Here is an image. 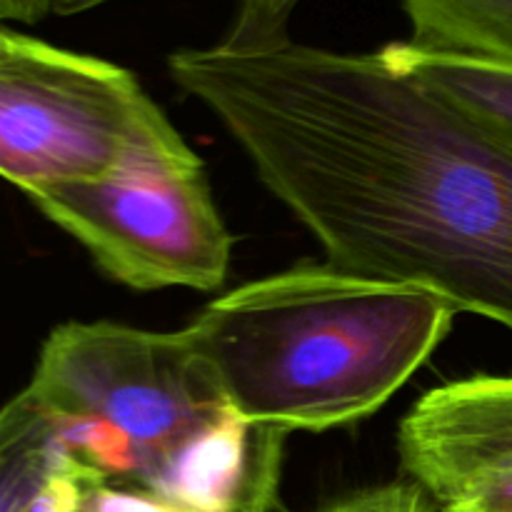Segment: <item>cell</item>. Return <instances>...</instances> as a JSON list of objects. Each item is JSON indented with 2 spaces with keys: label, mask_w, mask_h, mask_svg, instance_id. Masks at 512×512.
<instances>
[{
  "label": "cell",
  "mask_w": 512,
  "mask_h": 512,
  "mask_svg": "<svg viewBox=\"0 0 512 512\" xmlns=\"http://www.w3.org/2000/svg\"><path fill=\"white\" fill-rule=\"evenodd\" d=\"M203 103L330 265L512 330V143L380 53L183 48Z\"/></svg>",
  "instance_id": "cell-1"
},
{
  "label": "cell",
  "mask_w": 512,
  "mask_h": 512,
  "mask_svg": "<svg viewBox=\"0 0 512 512\" xmlns=\"http://www.w3.org/2000/svg\"><path fill=\"white\" fill-rule=\"evenodd\" d=\"M455 315L430 290L325 263L220 295L183 335L235 415L290 433L370 418L428 363Z\"/></svg>",
  "instance_id": "cell-2"
},
{
  "label": "cell",
  "mask_w": 512,
  "mask_h": 512,
  "mask_svg": "<svg viewBox=\"0 0 512 512\" xmlns=\"http://www.w3.org/2000/svg\"><path fill=\"white\" fill-rule=\"evenodd\" d=\"M25 388L55 418L70 458L108 483L148 493L233 415L183 330L150 333L108 320L58 325Z\"/></svg>",
  "instance_id": "cell-3"
},
{
  "label": "cell",
  "mask_w": 512,
  "mask_h": 512,
  "mask_svg": "<svg viewBox=\"0 0 512 512\" xmlns=\"http://www.w3.org/2000/svg\"><path fill=\"white\" fill-rule=\"evenodd\" d=\"M153 165L203 160L130 70L25 33L0 50V178L30 193Z\"/></svg>",
  "instance_id": "cell-4"
},
{
  "label": "cell",
  "mask_w": 512,
  "mask_h": 512,
  "mask_svg": "<svg viewBox=\"0 0 512 512\" xmlns=\"http://www.w3.org/2000/svg\"><path fill=\"white\" fill-rule=\"evenodd\" d=\"M108 278L135 290L223 285L233 250L200 168H133L25 193Z\"/></svg>",
  "instance_id": "cell-5"
},
{
  "label": "cell",
  "mask_w": 512,
  "mask_h": 512,
  "mask_svg": "<svg viewBox=\"0 0 512 512\" xmlns=\"http://www.w3.org/2000/svg\"><path fill=\"white\" fill-rule=\"evenodd\" d=\"M398 455L435 512H512V375L428 390L400 423Z\"/></svg>",
  "instance_id": "cell-6"
},
{
  "label": "cell",
  "mask_w": 512,
  "mask_h": 512,
  "mask_svg": "<svg viewBox=\"0 0 512 512\" xmlns=\"http://www.w3.org/2000/svg\"><path fill=\"white\" fill-rule=\"evenodd\" d=\"M88 475L28 388L0 405V512H75Z\"/></svg>",
  "instance_id": "cell-7"
},
{
  "label": "cell",
  "mask_w": 512,
  "mask_h": 512,
  "mask_svg": "<svg viewBox=\"0 0 512 512\" xmlns=\"http://www.w3.org/2000/svg\"><path fill=\"white\" fill-rule=\"evenodd\" d=\"M390 68L418 78L512 143V68L395 40L378 50Z\"/></svg>",
  "instance_id": "cell-8"
},
{
  "label": "cell",
  "mask_w": 512,
  "mask_h": 512,
  "mask_svg": "<svg viewBox=\"0 0 512 512\" xmlns=\"http://www.w3.org/2000/svg\"><path fill=\"white\" fill-rule=\"evenodd\" d=\"M410 43L512 68V0H400Z\"/></svg>",
  "instance_id": "cell-9"
},
{
  "label": "cell",
  "mask_w": 512,
  "mask_h": 512,
  "mask_svg": "<svg viewBox=\"0 0 512 512\" xmlns=\"http://www.w3.org/2000/svg\"><path fill=\"white\" fill-rule=\"evenodd\" d=\"M115 0H55V15H80ZM300 0H235V20L220 45L230 50H268L288 43V23Z\"/></svg>",
  "instance_id": "cell-10"
},
{
  "label": "cell",
  "mask_w": 512,
  "mask_h": 512,
  "mask_svg": "<svg viewBox=\"0 0 512 512\" xmlns=\"http://www.w3.org/2000/svg\"><path fill=\"white\" fill-rule=\"evenodd\" d=\"M75 512H185L168 500L133 488V485L108 483L103 475L93 473L83 483Z\"/></svg>",
  "instance_id": "cell-11"
},
{
  "label": "cell",
  "mask_w": 512,
  "mask_h": 512,
  "mask_svg": "<svg viewBox=\"0 0 512 512\" xmlns=\"http://www.w3.org/2000/svg\"><path fill=\"white\" fill-rule=\"evenodd\" d=\"M320 512H435L423 490L410 480L360 490Z\"/></svg>",
  "instance_id": "cell-12"
},
{
  "label": "cell",
  "mask_w": 512,
  "mask_h": 512,
  "mask_svg": "<svg viewBox=\"0 0 512 512\" xmlns=\"http://www.w3.org/2000/svg\"><path fill=\"white\" fill-rule=\"evenodd\" d=\"M55 0H0V25H33L53 13Z\"/></svg>",
  "instance_id": "cell-13"
},
{
  "label": "cell",
  "mask_w": 512,
  "mask_h": 512,
  "mask_svg": "<svg viewBox=\"0 0 512 512\" xmlns=\"http://www.w3.org/2000/svg\"><path fill=\"white\" fill-rule=\"evenodd\" d=\"M18 33V30H13V28H8V25H0V50L5 48V45L10 43V40H13V35Z\"/></svg>",
  "instance_id": "cell-14"
}]
</instances>
